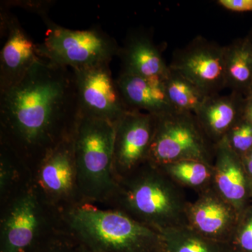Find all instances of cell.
<instances>
[{
  "label": "cell",
  "mask_w": 252,
  "mask_h": 252,
  "mask_svg": "<svg viewBox=\"0 0 252 252\" xmlns=\"http://www.w3.org/2000/svg\"><path fill=\"white\" fill-rule=\"evenodd\" d=\"M1 4L6 6H18L35 13L42 19L48 17V11L54 6V1H4Z\"/></svg>",
  "instance_id": "cell-25"
},
{
  "label": "cell",
  "mask_w": 252,
  "mask_h": 252,
  "mask_svg": "<svg viewBox=\"0 0 252 252\" xmlns=\"http://www.w3.org/2000/svg\"><path fill=\"white\" fill-rule=\"evenodd\" d=\"M117 57L123 74L164 81L170 69L160 47L144 30H135L127 34Z\"/></svg>",
  "instance_id": "cell-15"
},
{
  "label": "cell",
  "mask_w": 252,
  "mask_h": 252,
  "mask_svg": "<svg viewBox=\"0 0 252 252\" xmlns=\"http://www.w3.org/2000/svg\"><path fill=\"white\" fill-rule=\"evenodd\" d=\"M43 21L47 29L44 41L37 44L41 59L79 69L110 63L119 54L117 40L100 28L79 31L62 27L49 17Z\"/></svg>",
  "instance_id": "cell-6"
},
{
  "label": "cell",
  "mask_w": 252,
  "mask_h": 252,
  "mask_svg": "<svg viewBox=\"0 0 252 252\" xmlns=\"http://www.w3.org/2000/svg\"><path fill=\"white\" fill-rule=\"evenodd\" d=\"M225 46L197 36L176 49L168 64L193 82L207 95L220 94L225 86Z\"/></svg>",
  "instance_id": "cell-9"
},
{
  "label": "cell",
  "mask_w": 252,
  "mask_h": 252,
  "mask_svg": "<svg viewBox=\"0 0 252 252\" xmlns=\"http://www.w3.org/2000/svg\"><path fill=\"white\" fill-rule=\"evenodd\" d=\"M165 252H229L228 244L214 241L188 225L162 232Z\"/></svg>",
  "instance_id": "cell-19"
},
{
  "label": "cell",
  "mask_w": 252,
  "mask_h": 252,
  "mask_svg": "<svg viewBox=\"0 0 252 252\" xmlns=\"http://www.w3.org/2000/svg\"><path fill=\"white\" fill-rule=\"evenodd\" d=\"M64 220L68 233L94 252H165L161 233L117 209L84 203Z\"/></svg>",
  "instance_id": "cell-3"
},
{
  "label": "cell",
  "mask_w": 252,
  "mask_h": 252,
  "mask_svg": "<svg viewBox=\"0 0 252 252\" xmlns=\"http://www.w3.org/2000/svg\"><path fill=\"white\" fill-rule=\"evenodd\" d=\"M229 252H240L236 251V250H233V248H231V250H230Z\"/></svg>",
  "instance_id": "cell-32"
},
{
  "label": "cell",
  "mask_w": 252,
  "mask_h": 252,
  "mask_svg": "<svg viewBox=\"0 0 252 252\" xmlns=\"http://www.w3.org/2000/svg\"><path fill=\"white\" fill-rule=\"evenodd\" d=\"M77 243V242H76ZM72 252H94L91 251V250H89V248H86V247L84 246L83 245H81L79 243H76L75 247L74 248V250H73Z\"/></svg>",
  "instance_id": "cell-30"
},
{
  "label": "cell",
  "mask_w": 252,
  "mask_h": 252,
  "mask_svg": "<svg viewBox=\"0 0 252 252\" xmlns=\"http://www.w3.org/2000/svg\"><path fill=\"white\" fill-rule=\"evenodd\" d=\"M157 117L138 111H127L115 125L114 170L124 178L148 161Z\"/></svg>",
  "instance_id": "cell-11"
},
{
  "label": "cell",
  "mask_w": 252,
  "mask_h": 252,
  "mask_svg": "<svg viewBox=\"0 0 252 252\" xmlns=\"http://www.w3.org/2000/svg\"><path fill=\"white\" fill-rule=\"evenodd\" d=\"M169 68L163 83L170 104L177 110L195 114L209 96L181 73Z\"/></svg>",
  "instance_id": "cell-22"
},
{
  "label": "cell",
  "mask_w": 252,
  "mask_h": 252,
  "mask_svg": "<svg viewBox=\"0 0 252 252\" xmlns=\"http://www.w3.org/2000/svg\"><path fill=\"white\" fill-rule=\"evenodd\" d=\"M109 64L72 69L77 86L79 116L103 119L116 125L128 110Z\"/></svg>",
  "instance_id": "cell-10"
},
{
  "label": "cell",
  "mask_w": 252,
  "mask_h": 252,
  "mask_svg": "<svg viewBox=\"0 0 252 252\" xmlns=\"http://www.w3.org/2000/svg\"><path fill=\"white\" fill-rule=\"evenodd\" d=\"M0 93L9 90L22 80L33 64L41 59L34 44L9 8L1 4Z\"/></svg>",
  "instance_id": "cell-12"
},
{
  "label": "cell",
  "mask_w": 252,
  "mask_h": 252,
  "mask_svg": "<svg viewBox=\"0 0 252 252\" xmlns=\"http://www.w3.org/2000/svg\"><path fill=\"white\" fill-rule=\"evenodd\" d=\"M246 36H248V39H250V40L251 41V42L252 43V28Z\"/></svg>",
  "instance_id": "cell-31"
},
{
  "label": "cell",
  "mask_w": 252,
  "mask_h": 252,
  "mask_svg": "<svg viewBox=\"0 0 252 252\" xmlns=\"http://www.w3.org/2000/svg\"><path fill=\"white\" fill-rule=\"evenodd\" d=\"M217 4L234 12H252V0H218Z\"/></svg>",
  "instance_id": "cell-27"
},
{
  "label": "cell",
  "mask_w": 252,
  "mask_h": 252,
  "mask_svg": "<svg viewBox=\"0 0 252 252\" xmlns=\"http://www.w3.org/2000/svg\"><path fill=\"white\" fill-rule=\"evenodd\" d=\"M230 247L240 252H252V201L240 213Z\"/></svg>",
  "instance_id": "cell-23"
},
{
  "label": "cell",
  "mask_w": 252,
  "mask_h": 252,
  "mask_svg": "<svg viewBox=\"0 0 252 252\" xmlns=\"http://www.w3.org/2000/svg\"><path fill=\"white\" fill-rule=\"evenodd\" d=\"M215 147L193 113L175 109L157 117L147 162L160 166L180 160H198L212 166Z\"/></svg>",
  "instance_id": "cell-7"
},
{
  "label": "cell",
  "mask_w": 252,
  "mask_h": 252,
  "mask_svg": "<svg viewBox=\"0 0 252 252\" xmlns=\"http://www.w3.org/2000/svg\"><path fill=\"white\" fill-rule=\"evenodd\" d=\"M117 82L128 111L160 117L175 109L167 97L163 81L120 73Z\"/></svg>",
  "instance_id": "cell-16"
},
{
  "label": "cell",
  "mask_w": 252,
  "mask_h": 252,
  "mask_svg": "<svg viewBox=\"0 0 252 252\" xmlns=\"http://www.w3.org/2000/svg\"><path fill=\"white\" fill-rule=\"evenodd\" d=\"M243 117L252 125V96L251 95L245 97Z\"/></svg>",
  "instance_id": "cell-28"
},
{
  "label": "cell",
  "mask_w": 252,
  "mask_h": 252,
  "mask_svg": "<svg viewBox=\"0 0 252 252\" xmlns=\"http://www.w3.org/2000/svg\"><path fill=\"white\" fill-rule=\"evenodd\" d=\"M32 176L46 201L63 213L86 203L78 181L73 135L50 151Z\"/></svg>",
  "instance_id": "cell-8"
},
{
  "label": "cell",
  "mask_w": 252,
  "mask_h": 252,
  "mask_svg": "<svg viewBox=\"0 0 252 252\" xmlns=\"http://www.w3.org/2000/svg\"><path fill=\"white\" fill-rule=\"evenodd\" d=\"M245 103V96L236 93L209 96L194 114L209 140L217 145L243 117Z\"/></svg>",
  "instance_id": "cell-17"
},
{
  "label": "cell",
  "mask_w": 252,
  "mask_h": 252,
  "mask_svg": "<svg viewBox=\"0 0 252 252\" xmlns=\"http://www.w3.org/2000/svg\"><path fill=\"white\" fill-rule=\"evenodd\" d=\"M250 95L252 96V87H251V89H250V94H249L248 96H250Z\"/></svg>",
  "instance_id": "cell-33"
},
{
  "label": "cell",
  "mask_w": 252,
  "mask_h": 252,
  "mask_svg": "<svg viewBox=\"0 0 252 252\" xmlns=\"http://www.w3.org/2000/svg\"><path fill=\"white\" fill-rule=\"evenodd\" d=\"M32 182L30 169L8 147L0 144V204Z\"/></svg>",
  "instance_id": "cell-20"
},
{
  "label": "cell",
  "mask_w": 252,
  "mask_h": 252,
  "mask_svg": "<svg viewBox=\"0 0 252 252\" xmlns=\"http://www.w3.org/2000/svg\"><path fill=\"white\" fill-rule=\"evenodd\" d=\"M0 252H34L68 233L64 214L32 182L0 204Z\"/></svg>",
  "instance_id": "cell-4"
},
{
  "label": "cell",
  "mask_w": 252,
  "mask_h": 252,
  "mask_svg": "<svg viewBox=\"0 0 252 252\" xmlns=\"http://www.w3.org/2000/svg\"><path fill=\"white\" fill-rule=\"evenodd\" d=\"M212 186L241 213L252 201V187L243 158L224 138L215 147Z\"/></svg>",
  "instance_id": "cell-14"
},
{
  "label": "cell",
  "mask_w": 252,
  "mask_h": 252,
  "mask_svg": "<svg viewBox=\"0 0 252 252\" xmlns=\"http://www.w3.org/2000/svg\"><path fill=\"white\" fill-rule=\"evenodd\" d=\"M224 64L226 89L248 97L252 86V43L248 36L225 46Z\"/></svg>",
  "instance_id": "cell-18"
},
{
  "label": "cell",
  "mask_w": 252,
  "mask_h": 252,
  "mask_svg": "<svg viewBox=\"0 0 252 252\" xmlns=\"http://www.w3.org/2000/svg\"><path fill=\"white\" fill-rule=\"evenodd\" d=\"M230 148L243 157L252 149V125L245 118L240 119L224 137Z\"/></svg>",
  "instance_id": "cell-24"
},
{
  "label": "cell",
  "mask_w": 252,
  "mask_h": 252,
  "mask_svg": "<svg viewBox=\"0 0 252 252\" xmlns=\"http://www.w3.org/2000/svg\"><path fill=\"white\" fill-rule=\"evenodd\" d=\"M79 117L72 69L40 59L22 80L0 93V144L32 173L50 151L73 135Z\"/></svg>",
  "instance_id": "cell-1"
},
{
  "label": "cell",
  "mask_w": 252,
  "mask_h": 252,
  "mask_svg": "<svg viewBox=\"0 0 252 252\" xmlns=\"http://www.w3.org/2000/svg\"><path fill=\"white\" fill-rule=\"evenodd\" d=\"M252 187V149L242 157Z\"/></svg>",
  "instance_id": "cell-29"
},
{
  "label": "cell",
  "mask_w": 252,
  "mask_h": 252,
  "mask_svg": "<svg viewBox=\"0 0 252 252\" xmlns=\"http://www.w3.org/2000/svg\"><path fill=\"white\" fill-rule=\"evenodd\" d=\"M189 203L185 189L159 167L147 162L118 180L117 190L104 207L120 210L162 233L188 225Z\"/></svg>",
  "instance_id": "cell-2"
},
{
  "label": "cell",
  "mask_w": 252,
  "mask_h": 252,
  "mask_svg": "<svg viewBox=\"0 0 252 252\" xmlns=\"http://www.w3.org/2000/svg\"><path fill=\"white\" fill-rule=\"evenodd\" d=\"M157 167L182 188L192 189L197 193L212 186V166L203 162L180 160Z\"/></svg>",
  "instance_id": "cell-21"
},
{
  "label": "cell",
  "mask_w": 252,
  "mask_h": 252,
  "mask_svg": "<svg viewBox=\"0 0 252 252\" xmlns=\"http://www.w3.org/2000/svg\"><path fill=\"white\" fill-rule=\"evenodd\" d=\"M76 241L69 233L61 235L34 252H72Z\"/></svg>",
  "instance_id": "cell-26"
},
{
  "label": "cell",
  "mask_w": 252,
  "mask_h": 252,
  "mask_svg": "<svg viewBox=\"0 0 252 252\" xmlns=\"http://www.w3.org/2000/svg\"><path fill=\"white\" fill-rule=\"evenodd\" d=\"M114 137L115 124L79 116L73 144L79 188L86 203L105 207L117 190Z\"/></svg>",
  "instance_id": "cell-5"
},
{
  "label": "cell",
  "mask_w": 252,
  "mask_h": 252,
  "mask_svg": "<svg viewBox=\"0 0 252 252\" xmlns=\"http://www.w3.org/2000/svg\"><path fill=\"white\" fill-rule=\"evenodd\" d=\"M240 213L213 186L198 193L187 208V224L203 236L230 245Z\"/></svg>",
  "instance_id": "cell-13"
}]
</instances>
